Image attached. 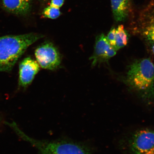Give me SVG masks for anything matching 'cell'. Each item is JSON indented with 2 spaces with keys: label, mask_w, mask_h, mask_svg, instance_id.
I'll return each instance as SVG.
<instances>
[{
  "label": "cell",
  "mask_w": 154,
  "mask_h": 154,
  "mask_svg": "<svg viewBox=\"0 0 154 154\" xmlns=\"http://www.w3.org/2000/svg\"><path fill=\"white\" fill-rule=\"evenodd\" d=\"M127 85L146 104L154 103V64L149 59L136 60L130 67Z\"/></svg>",
  "instance_id": "cell-1"
},
{
  "label": "cell",
  "mask_w": 154,
  "mask_h": 154,
  "mask_svg": "<svg viewBox=\"0 0 154 154\" xmlns=\"http://www.w3.org/2000/svg\"><path fill=\"white\" fill-rule=\"evenodd\" d=\"M43 37L34 33L0 37V72H9L29 46Z\"/></svg>",
  "instance_id": "cell-2"
},
{
  "label": "cell",
  "mask_w": 154,
  "mask_h": 154,
  "mask_svg": "<svg viewBox=\"0 0 154 154\" xmlns=\"http://www.w3.org/2000/svg\"><path fill=\"white\" fill-rule=\"evenodd\" d=\"M120 143L125 154H154V129H136L123 137Z\"/></svg>",
  "instance_id": "cell-3"
},
{
  "label": "cell",
  "mask_w": 154,
  "mask_h": 154,
  "mask_svg": "<svg viewBox=\"0 0 154 154\" xmlns=\"http://www.w3.org/2000/svg\"><path fill=\"white\" fill-rule=\"evenodd\" d=\"M35 143L42 154H90L85 147L72 142H37Z\"/></svg>",
  "instance_id": "cell-4"
},
{
  "label": "cell",
  "mask_w": 154,
  "mask_h": 154,
  "mask_svg": "<svg viewBox=\"0 0 154 154\" xmlns=\"http://www.w3.org/2000/svg\"><path fill=\"white\" fill-rule=\"evenodd\" d=\"M35 56L38 64L44 69L55 70L61 63L59 51L53 44L49 42L38 47L35 51Z\"/></svg>",
  "instance_id": "cell-5"
},
{
  "label": "cell",
  "mask_w": 154,
  "mask_h": 154,
  "mask_svg": "<svg viewBox=\"0 0 154 154\" xmlns=\"http://www.w3.org/2000/svg\"><path fill=\"white\" fill-rule=\"evenodd\" d=\"M116 51L112 47L106 36L103 34L96 38L93 55L90 59L92 61V66L105 62L116 54Z\"/></svg>",
  "instance_id": "cell-6"
},
{
  "label": "cell",
  "mask_w": 154,
  "mask_h": 154,
  "mask_svg": "<svg viewBox=\"0 0 154 154\" xmlns=\"http://www.w3.org/2000/svg\"><path fill=\"white\" fill-rule=\"evenodd\" d=\"M39 70L37 61L29 57L24 59L19 65V85L24 88L29 85Z\"/></svg>",
  "instance_id": "cell-7"
},
{
  "label": "cell",
  "mask_w": 154,
  "mask_h": 154,
  "mask_svg": "<svg viewBox=\"0 0 154 154\" xmlns=\"http://www.w3.org/2000/svg\"><path fill=\"white\" fill-rule=\"evenodd\" d=\"M4 8L15 14L25 15L29 11L30 0H2Z\"/></svg>",
  "instance_id": "cell-8"
},
{
  "label": "cell",
  "mask_w": 154,
  "mask_h": 154,
  "mask_svg": "<svg viewBox=\"0 0 154 154\" xmlns=\"http://www.w3.org/2000/svg\"><path fill=\"white\" fill-rule=\"evenodd\" d=\"M112 9L115 20L121 22L128 17L129 0H111Z\"/></svg>",
  "instance_id": "cell-9"
},
{
  "label": "cell",
  "mask_w": 154,
  "mask_h": 154,
  "mask_svg": "<svg viewBox=\"0 0 154 154\" xmlns=\"http://www.w3.org/2000/svg\"><path fill=\"white\" fill-rule=\"evenodd\" d=\"M128 34L124 26L120 25L116 30V46L115 49L117 51L126 46L128 43Z\"/></svg>",
  "instance_id": "cell-10"
},
{
  "label": "cell",
  "mask_w": 154,
  "mask_h": 154,
  "mask_svg": "<svg viewBox=\"0 0 154 154\" xmlns=\"http://www.w3.org/2000/svg\"><path fill=\"white\" fill-rule=\"evenodd\" d=\"M43 14L45 18L54 19L60 16L61 12L59 8L50 5L44 10Z\"/></svg>",
  "instance_id": "cell-11"
},
{
  "label": "cell",
  "mask_w": 154,
  "mask_h": 154,
  "mask_svg": "<svg viewBox=\"0 0 154 154\" xmlns=\"http://www.w3.org/2000/svg\"><path fill=\"white\" fill-rule=\"evenodd\" d=\"M144 34L151 44L152 51L154 55V25H151L147 27Z\"/></svg>",
  "instance_id": "cell-12"
},
{
  "label": "cell",
  "mask_w": 154,
  "mask_h": 154,
  "mask_svg": "<svg viewBox=\"0 0 154 154\" xmlns=\"http://www.w3.org/2000/svg\"><path fill=\"white\" fill-rule=\"evenodd\" d=\"M116 29L115 28L112 29L106 36L109 43L114 49L116 46Z\"/></svg>",
  "instance_id": "cell-13"
},
{
  "label": "cell",
  "mask_w": 154,
  "mask_h": 154,
  "mask_svg": "<svg viewBox=\"0 0 154 154\" xmlns=\"http://www.w3.org/2000/svg\"><path fill=\"white\" fill-rule=\"evenodd\" d=\"M64 2V0H51L50 5L60 8L63 4Z\"/></svg>",
  "instance_id": "cell-14"
},
{
  "label": "cell",
  "mask_w": 154,
  "mask_h": 154,
  "mask_svg": "<svg viewBox=\"0 0 154 154\" xmlns=\"http://www.w3.org/2000/svg\"><path fill=\"white\" fill-rule=\"evenodd\" d=\"M153 5L152 14V23L151 25H154V1Z\"/></svg>",
  "instance_id": "cell-15"
}]
</instances>
